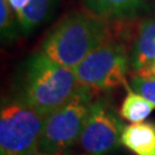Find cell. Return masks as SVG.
<instances>
[{
    "label": "cell",
    "instance_id": "6da1fadb",
    "mask_svg": "<svg viewBox=\"0 0 155 155\" xmlns=\"http://www.w3.org/2000/svg\"><path fill=\"white\" fill-rule=\"evenodd\" d=\"M110 38L107 20L90 12H76L63 17L46 36L41 52L62 66L74 69L90 53Z\"/></svg>",
    "mask_w": 155,
    "mask_h": 155
},
{
    "label": "cell",
    "instance_id": "7a4b0ae2",
    "mask_svg": "<svg viewBox=\"0 0 155 155\" xmlns=\"http://www.w3.org/2000/svg\"><path fill=\"white\" fill-rule=\"evenodd\" d=\"M79 86L74 69L58 63L39 51L30 56L24 67L16 97L47 116L64 105Z\"/></svg>",
    "mask_w": 155,
    "mask_h": 155
},
{
    "label": "cell",
    "instance_id": "3957f363",
    "mask_svg": "<svg viewBox=\"0 0 155 155\" xmlns=\"http://www.w3.org/2000/svg\"><path fill=\"white\" fill-rule=\"evenodd\" d=\"M94 90L81 85L64 105L45 118L37 150L45 155H64L78 143L93 104Z\"/></svg>",
    "mask_w": 155,
    "mask_h": 155
},
{
    "label": "cell",
    "instance_id": "277c9868",
    "mask_svg": "<svg viewBox=\"0 0 155 155\" xmlns=\"http://www.w3.org/2000/svg\"><path fill=\"white\" fill-rule=\"evenodd\" d=\"M45 118L17 97L2 100L0 155H25L37 150Z\"/></svg>",
    "mask_w": 155,
    "mask_h": 155
},
{
    "label": "cell",
    "instance_id": "5b68a950",
    "mask_svg": "<svg viewBox=\"0 0 155 155\" xmlns=\"http://www.w3.org/2000/svg\"><path fill=\"white\" fill-rule=\"evenodd\" d=\"M130 56L121 44L108 41L74 68L81 85L94 91H109L125 82Z\"/></svg>",
    "mask_w": 155,
    "mask_h": 155
},
{
    "label": "cell",
    "instance_id": "8992f818",
    "mask_svg": "<svg viewBox=\"0 0 155 155\" xmlns=\"http://www.w3.org/2000/svg\"><path fill=\"white\" fill-rule=\"evenodd\" d=\"M124 130L107 98L95 99L79 137L78 144L87 155H108L121 146Z\"/></svg>",
    "mask_w": 155,
    "mask_h": 155
},
{
    "label": "cell",
    "instance_id": "52a82bcc",
    "mask_svg": "<svg viewBox=\"0 0 155 155\" xmlns=\"http://www.w3.org/2000/svg\"><path fill=\"white\" fill-rule=\"evenodd\" d=\"M155 61V17L145 20L140 24L138 36L130 55V68L139 72Z\"/></svg>",
    "mask_w": 155,
    "mask_h": 155
},
{
    "label": "cell",
    "instance_id": "ba28073f",
    "mask_svg": "<svg viewBox=\"0 0 155 155\" xmlns=\"http://www.w3.org/2000/svg\"><path fill=\"white\" fill-rule=\"evenodd\" d=\"M121 144L134 155H155V122L144 121L124 127Z\"/></svg>",
    "mask_w": 155,
    "mask_h": 155
},
{
    "label": "cell",
    "instance_id": "9c48e42d",
    "mask_svg": "<svg viewBox=\"0 0 155 155\" xmlns=\"http://www.w3.org/2000/svg\"><path fill=\"white\" fill-rule=\"evenodd\" d=\"M145 4L146 0H83L86 12L106 20L134 16Z\"/></svg>",
    "mask_w": 155,
    "mask_h": 155
},
{
    "label": "cell",
    "instance_id": "30bf717a",
    "mask_svg": "<svg viewBox=\"0 0 155 155\" xmlns=\"http://www.w3.org/2000/svg\"><path fill=\"white\" fill-rule=\"evenodd\" d=\"M154 109L155 106L150 101L127 87V97L120 108V116L130 123H140L144 122Z\"/></svg>",
    "mask_w": 155,
    "mask_h": 155
},
{
    "label": "cell",
    "instance_id": "8fae6325",
    "mask_svg": "<svg viewBox=\"0 0 155 155\" xmlns=\"http://www.w3.org/2000/svg\"><path fill=\"white\" fill-rule=\"evenodd\" d=\"M56 0H31L28 8L17 16L20 28L23 33L32 32L44 23L54 9Z\"/></svg>",
    "mask_w": 155,
    "mask_h": 155
},
{
    "label": "cell",
    "instance_id": "7c38bea8",
    "mask_svg": "<svg viewBox=\"0 0 155 155\" xmlns=\"http://www.w3.org/2000/svg\"><path fill=\"white\" fill-rule=\"evenodd\" d=\"M0 29L4 41L14 40L17 37L18 29L21 30L16 14L7 0H0Z\"/></svg>",
    "mask_w": 155,
    "mask_h": 155
},
{
    "label": "cell",
    "instance_id": "4fadbf2b",
    "mask_svg": "<svg viewBox=\"0 0 155 155\" xmlns=\"http://www.w3.org/2000/svg\"><path fill=\"white\" fill-rule=\"evenodd\" d=\"M130 87L155 106V77H144L136 75L131 81Z\"/></svg>",
    "mask_w": 155,
    "mask_h": 155
},
{
    "label": "cell",
    "instance_id": "5bb4252c",
    "mask_svg": "<svg viewBox=\"0 0 155 155\" xmlns=\"http://www.w3.org/2000/svg\"><path fill=\"white\" fill-rule=\"evenodd\" d=\"M7 1L12 7V9L15 12L16 16H20L31 2V0H7Z\"/></svg>",
    "mask_w": 155,
    "mask_h": 155
},
{
    "label": "cell",
    "instance_id": "9a60e30c",
    "mask_svg": "<svg viewBox=\"0 0 155 155\" xmlns=\"http://www.w3.org/2000/svg\"><path fill=\"white\" fill-rule=\"evenodd\" d=\"M136 75L144 76V77H155V61L153 62V63H150V66H147L146 68H144L143 70H140L139 72H137Z\"/></svg>",
    "mask_w": 155,
    "mask_h": 155
},
{
    "label": "cell",
    "instance_id": "2e32d148",
    "mask_svg": "<svg viewBox=\"0 0 155 155\" xmlns=\"http://www.w3.org/2000/svg\"><path fill=\"white\" fill-rule=\"evenodd\" d=\"M25 155H45V154H43L41 152H39L38 150H31V152H29L28 154H25Z\"/></svg>",
    "mask_w": 155,
    "mask_h": 155
}]
</instances>
